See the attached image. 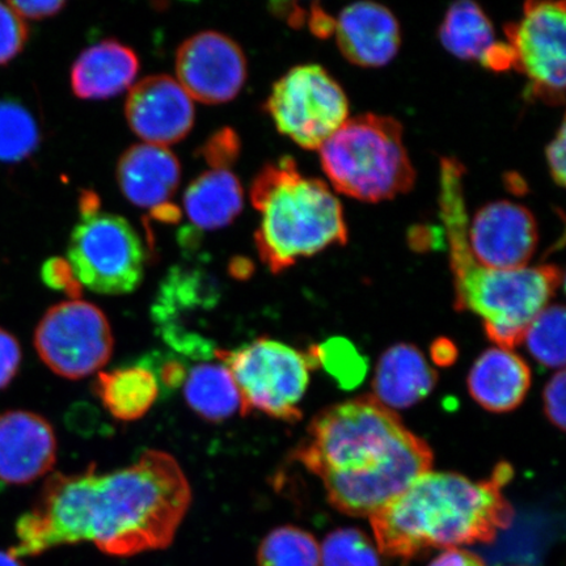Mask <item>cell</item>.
<instances>
[{
  "label": "cell",
  "mask_w": 566,
  "mask_h": 566,
  "mask_svg": "<svg viewBox=\"0 0 566 566\" xmlns=\"http://www.w3.org/2000/svg\"><path fill=\"white\" fill-rule=\"evenodd\" d=\"M192 502L177 460L147 450L138 462L111 473L92 464L75 475L53 473L38 502L17 522L13 556H39L82 542L127 557L169 547Z\"/></svg>",
  "instance_id": "6da1fadb"
},
{
  "label": "cell",
  "mask_w": 566,
  "mask_h": 566,
  "mask_svg": "<svg viewBox=\"0 0 566 566\" xmlns=\"http://www.w3.org/2000/svg\"><path fill=\"white\" fill-rule=\"evenodd\" d=\"M513 478L502 463L491 479L427 472L370 516L380 554L408 563L431 549L492 543L513 522L504 486Z\"/></svg>",
  "instance_id": "7a4b0ae2"
},
{
  "label": "cell",
  "mask_w": 566,
  "mask_h": 566,
  "mask_svg": "<svg viewBox=\"0 0 566 566\" xmlns=\"http://www.w3.org/2000/svg\"><path fill=\"white\" fill-rule=\"evenodd\" d=\"M464 167L455 158L441 160V218L450 244L455 307L483 318L488 337L512 350L531 322L548 307L563 283L555 265L497 271L478 263L467 238L469 214L464 198Z\"/></svg>",
  "instance_id": "3957f363"
},
{
  "label": "cell",
  "mask_w": 566,
  "mask_h": 566,
  "mask_svg": "<svg viewBox=\"0 0 566 566\" xmlns=\"http://www.w3.org/2000/svg\"><path fill=\"white\" fill-rule=\"evenodd\" d=\"M251 200L261 214L254 235L260 259L273 273L348 242L338 198L327 184L303 176L292 158L261 169L252 182Z\"/></svg>",
  "instance_id": "277c9868"
},
{
  "label": "cell",
  "mask_w": 566,
  "mask_h": 566,
  "mask_svg": "<svg viewBox=\"0 0 566 566\" xmlns=\"http://www.w3.org/2000/svg\"><path fill=\"white\" fill-rule=\"evenodd\" d=\"M318 151L332 187L354 200H391L415 186L402 126L392 117L348 118Z\"/></svg>",
  "instance_id": "5b68a950"
},
{
  "label": "cell",
  "mask_w": 566,
  "mask_h": 566,
  "mask_svg": "<svg viewBox=\"0 0 566 566\" xmlns=\"http://www.w3.org/2000/svg\"><path fill=\"white\" fill-rule=\"evenodd\" d=\"M406 430L392 409L365 396L323 410L294 459L321 479L369 471L384 462Z\"/></svg>",
  "instance_id": "8992f818"
},
{
  "label": "cell",
  "mask_w": 566,
  "mask_h": 566,
  "mask_svg": "<svg viewBox=\"0 0 566 566\" xmlns=\"http://www.w3.org/2000/svg\"><path fill=\"white\" fill-rule=\"evenodd\" d=\"M214 356L235 380L245 415L260 410L273 419L301 420L300 402L314 367L307 353L261 337L235 350H216Z\"/></svg>",
  "instance_id": "52a82bcc"
},
{
  "label": "cell",
  "mask_w": 566,
  "mask_h": 566,
  "mask_svg": "<svg viewBox=\"0 0 566 566\" xmlns=\"http://www.w3.org/2000/svg\"><path fill=\"white\" fill-rule=\"evenodd\" d=\"M67 263L82 287L105 295L129 294L144 280L147 254L123 217L95 212L71 233Z\"/></svg>",
  "instance_id": "ba28073f"
},
{
  "label": "cell",
  "mask_w": 566,
  "mask_h": 566,
  "mask_svg": "<svg viewBox=\"0 0 566 566\" xmlns=\"http://www.w3.org/2000/svg\"><path fill=\"white\" fill-rule=\"evenodd\" d=\"M265 109L283 136L307 150H318L349 118L348 96L317 65L296 66L283 75Z\"/></svg>",
  "instance_id": "9c48e42d"
},
{
  "label": "cell",
  "mask_w": 566,
  "mask_h": 566,
  "mask_svg": "<svg viewBox=\"0 0 566 566\" xmlns=\"http://www.w3.org/2000/svg\"><path fill=\"white\" fill-rule=\"evenodd\" d=\"M113 344L103 311L80 300L49 308L34 331V348L42 363L71 380L88 377L108 364Z\"/></svg>",
  "instance_id": "30bf717a"
},
{
  "label": "cell",
  "mask_w": 566,
  "mask_h": 566,
  "mask_svg": "<svg viewBox=\"0 0 566 566\" xmlns=\"http://www.w3.org/2000/svg\"><path fill=\"white\" fill-rule=\"evenodd\" d=\"M565 2H527L518 23L506 25L516 70L527 76L531 95L551 105L565 97Z\"/></svg>",
  "instance_id": "8fae6325"
},
{
  "label": "cell",
  "mask_w": 566,
  "mask_h": 566,
  "mask_svg": "<svg viewBox=\"0 0 566 566\" xmlns=\"http://www.w3.org/2000/svg\"><path fill=\"white\" fill-rule=\"evenodd\" d=\"M431 464L433 452L428 443L406 430L384 462L374 469L322 480L331 504L338 512L370 518L429 472Z\"/></svg>",
  "instance_id": "7c38bea8"
},
{
  "label": "cell",
  "mask_w": 566,
  "mask_h": 566,
  "mask_svg": "<svg viewBox=\"0 0 566 566\" xmlns=\"http://www.w3.org/2000/svg\"><path fill=\"white\" fill-rule=\"evenodd\" d=\"M176 73L188 95L203 104L232 101L247 80L245 55L229 35L201 32L182 42Z\"/></svg>",
  "instance_id": "4fadbf2b"
},
{
  "label": "cell",
  "mask_w": 566,
  "mask_h": 566,
  "mask_svg": "<svg viewBox=\"0 0 566 566\" xmlns=\"http://www.w3.org/2000/svg\"><path fill=\"white\" fill-rule=\"evenodd\" d=\"M473 259L497 271L526 268L539 243L536 219L527 208L511 201L488 203L467 230Z\"/></svg>",
  "instance_id": "5bb4252c"
},
{
  "label": "cell",
  "mask_w": 566,
  "mask_h": 566,
  "mask_svg": "<svg viewBox=\"0 0 566 566\" xmlns=\"http://www.w3.org/2000/svg\"><path fill=\"white\" fill-rule=\"evenodd\" d=\"M125 112L138 137L163 147L186 138L195 124L193 98L168 75L138 82L127 96Z\"/></svg>",
  "instance_id": "9a60e30c"
},
{
  "label": "cell",
  "mask_w": 566,
  "mask_h": 566,
  "mask_svg": "<svg viewBox=\"0 0 566 566\" xmlns=\"http://www.w3.org/2000/svg\"><path fill=\"white\" fill-rule=\"evenodd\" d=\"M56 437L44 417L28 410L0 413V481L27 485L52 471Z\"/></svg>",
  "instance_id": "2e32d148"
},
{
  "label": "cell",
  "mask_w": 566,
  "mask_h": 566,
  "mask_svg": "<svg viewBox=\"0 0 566 566\" xmlns=\"http://www.w3.org/2000/svg\"><path fill=\"white\" fill-rule=\"evenodd\" d=\"M335 33L339 52L363 67L387 65L401 44L398 19L387 7L374 2L346 7L336 20Z\"/></svg>",
  "instance_id": "e0dca14e"
},
{
  "label": "cell",
  "mask_w": 566,
  "mask_h": 566,
  "mask_svg": "<svg viewBox=\"0 0 566 566\" xmlns=\"http://www.w3.org/2000/svg\"><path fill=\"white\" fill-rule=\"evenodd\" d=\"M180 176L176 155L150 144L130 147L117 166L118 186L127 200L151 210L169 201L179 187Z\"/></svg>",
  "instance_id": "ac0fdd59"
},
{
  "label": "cell",
  "mask_w": 566,
  "mask_h": 566,
  "mask_svg": "<svg viewBox=\"0 0 566 566\" xmlns=\"http://www.w3.org/2000/svg\"><path fill=\"white\" fill-rule=\"evenodd\" d=\"M138 70V56L129 46L105 40L77 56L71 70V87L86 101L108 98L129 87Z\"/></svg>",
  "instance_id": "d6986e66"
},
{
  "label": "cell",
  "mask_w": 566,
  "mask_h": 566,
  "mask_svg": "<svg viewBox=\"0 0 566 566\" xmlns=\"http://www.w3.org/2000/svg\"><path fill=\"white\" fill-rule=\"evenodd\" d=\"M531 386L530 367L518 354L493 348L481 354L469 377L473 400L491 412L504 413L521 406Z\"/></svg>",
  "instance_id": "ffe728a7"
},
{
  "label": "cell",
  "mask_w": 566,
  "mask_h": 566,
  "mask_svg": "<svg viewBox=\"0 0 566 566\" xmlns=\"http://www.w3.org/2000/svg\"><path fill=\"white\" fill-rule=\"evenodd\" d=\"M437 374L412 345H395L381 356L374 378L375 399L388 409H406L427 398Z\"/></svg>",
  "instance_id": "44dd1931"
},
{
  "label": "cell",
  "mask_w": 566,
  "mask_h": 566,
  "mask_svg": "<svg viewBox=\"0 0 566 566\" xmlns=\"http://www.w3.org/2000/svg\"><path fill=\"white\" fill-rule=\"evenodd\" d=\"M243 188L228 169H212L190 184L184 196L187 214L201 230L226 228L243 209Z\"/></svg>",
  "instance_id": "7402d4cb"
},
{
  "label": "cell",
  "mask_w": 566,
  "mask_h": 566,
  "mask_svg": "<svg viewBox=\"0 0 566 566\" xmlns=\"http://www.w3.org/2000/svg\"><path fill=\"white\" fill-rule=\"evenodd\" d=\"M94 391L116 420L136 421L157 402L159 380L146 366L119 367L98 374Z\"/></svg>",
  "instance_id": "603a6c76"
},
{
  "label": "cell",
  "mask_w": 566,
  "mask_h": 566,
  "mask_svg": "<svg viewBox=\"0 0 566 566\" xmlns=\"http://www.w3.org/2000/svg\"><path fill=\"white\" fill-rule=\"evenodd\" d=\"M184 398L201 419L221 422L245 409L235 380L228 367L202 364L195 367L184 380Z\"/></svg>",
  "instance_id": "cb8c5ba5"
},
{
  "label": "cell",
  "mask_w": 566,
  "mask_h": 566,
  "mask_svg": "<svg viewBox=\"0 0 566 566\" xmlns=\"http://www.w3.org/2000/svg\"><path fill=\"white\" fill-rule=\"evenodd\" d=\"M442 45L460 60L484 59L495 44L490 18L476 3L462 0L450 7L440 30Z\"/></svg>",
  "instance_id": "d4e9b609"
},
{
  "label": "cell",
  "mask_w": 566,
  "mask_h": 566,
  "mask_svg": "<svg viewBox=\"0 0 566 566\" xmlns=\"http://www.w3.org/2000/svg\"><path fill=\"white\" fill-rule=\"evenodd\" d=\"M259 566H322L321 546L315 537L300 527L274 528L261 542Z\"/></svg>",
  "instance_id": "484cf974"
},
{
  "label": "cell",
  "mask_w": 566,
  "mask_h": 566,
  "mask_svg": "<svg viewBox=\"0 0 566 566\" xmlns=\"http://www.w3.org/2000/svg\"><path fill=\"white\" fill-rule=\"evenodd\" d=\"M40 144V130L25 106L0 102V161L18 163L34 153Z\"/></svg>",
  "instance_id": "4316f807"
},
{
  "label": "cell",
  "mask_w": 566,
  "mask_h": 566,
  "mask_svg": "<svg viewBox=\"0 0 566 566\" xmlns=\"http://www.w3.org/2000/svg\"><path fill=\"white\" fill-rule=\"evenodd\" d=\"M527 349L537 363L551 369L565 366V308L560 304L546 307L528 325L525 337Z\"/></svg>",
  "instance_id": "83f0119b"
},
{
  "label": "cell",
  "mask_w": 566,
  "mask_h": 566,
  "mask_svg": "<svg viewBox=\"0 0 566 566\" xmlns=\"http://www.w3.org/2000/svg\"><path fill=\"white\" fill-rule=\"evenodd\" d=\"M307 354L314 367H324L344 389L356 388L366 377L367 360L349 339L332 337L313 346Z\"/></svg>",
  "instance_id": "f1b7e54d"
},
{
  "label": "cell",
  "mask_w": 566,
  "mask_h": 566,
  "mask_svg": "<svg viewBox=\"0 0 566 566\" xmlns=\"http://www.w3.org/2000/svg\"><path fill=\"white\" fill-rule=\"evenodd\" d=\"M322 566H380L379 549L363 531L338 528L321 547Z\"/></svg>",
  "instance_id": "f546056e"
},
{
  "label": "cell",
  "mask_w": 566,
  "mask_h": 566,
  "mask_svg": "<svg viewBox=\"0 0 566 566\" xmlns=\"http://www.w3.org/2000/svg\"><path fill=\"white\" fill-rule=\"evenodd\" d=\"M28 41L25 20L9 3H0V66L23 52Z\"/></svg>",
  "instance_id": "4dcf8cb0"
},
{
  "label": "cell",
  "mask_w": 566,
  "mask_h": 566,
  "mask_svg": "<svg viewBox=\"0 0 566 566\" xmlns=\"http://www.w3.org/2000/svg\"><path fill=\"white\" fill-rule=\"evenodd\" d=\"M201 157L214 169H228L239 158L240 139L230 127L212 134L200 150Z\"/></svg>",
  "instance_id": "1f68e13d"
},
{
  "label": "cell",
  "mask_w": 566,
  "mask_h": 566,
  "mask_svg": "<svg viewBox=\"0 0 566 566\" xmlns=\"http://www.w3.org/2000/svg\"><path fill=\"white\" fill-rule=\"evenodd\" d=\"M41 279L49 287L62 290L73 300H77L81 296L82 285L75 279L73 269H71L66 260L60 258L48 260L42 265Z\"/></svg>",
  "instance_id": "d6a6232c"
},
{
  "label": "cell",
  "mask_w": 566,
  "mask_h": 566,
  "mask_svg": "<svg viewBox=\"0 0 566 566\" xmlns=\"http://www.w3.org/2000/svg\"><path fill=\"white\" fill-rule=\"evenodd\" d=\"M21 359H23V354H21L18 338L9 331L0 328V391L9 387L15 379Z\"/></svg>",
  "instance_id": "836d02e7"
},
{
  "label": "cell",
  "mask_w": 566,
  "mask_h": 566,
  "mask_svg": "<svg viewBox=\"0 0 566 566\" xmlns=\"http://www.w3.org/2000/svg\"><path fill=\"white\" fill-rule=\"evenodd\" d=\"M565 371H558L544 391V409L548 420L560 430L565 429Z\"/></svg>",
  "instance_id": "e575fe53"
},
{
  "label": "cell",
  "mask_w": 566,
  "mask_h": 566,
  "mask_svg": "<svg viewBox=\"0 0 566 566\" xmlns=\"http://www.w3.org/2000/svg\"><path fill=\"white\" fill-rule=\"evenodd\" d=\"M565 123L562 124L557 136L547 147V161L552 177L558 186L565 184Z\"/></svg>",
  "instance_id": "d590c367"
},
{
  "label": "cell",
  "mask_w": 566,
  "mask_h": 566,
  "mask_svg": "<svg viewBox=\"0 0 566 566\" xmlns=\"http://www.w3.org/2000/svg\"><path fill=\"white\" fill-rule=\"evenodd\" d=\"M9 4L24 20H41L55 15L66 3L55 2V0H51V2H21V0H17V2H9Z\"/></svg>",
  "instance_id": "8d00e7d4"
},
{
  "label": "cell",
  "mask_w": 566,
  "mask_h": 566,
  "mask_svg": "<svg viewBox=\"0 0 566 566\" xmlns=\"http://www.w3.org/2000/svg\"><path fill=\"white\" fill-rule=\"evenodd\" d=\"M429 566H486L483 558L462 548L444 549Z\"/></svg>",
  "instance_id": "74e56055"
},
{
  "label": "cell",
  "mask_w": 566,
  "mask_h": 566,
  "mask_svg": "<svg viewBox=\"0 0 566 566\" xmlns=\"http://www.w3.org/2000/svg\"><path fill=\"white\" fill-rule=\"evenodd\" d=\"M484 66L494 71H505L515 65V55L511 45L507 42H495L481 60Z\"/></svg>",
  "instance_id": "f35d334b"
},
{
  "label": "cell",
  "mask_w": 566,
  "mask_h": 566,
  "mask_svg": "<svg viewBox=\"0 0 566 566\" xmlns=\"http://www.w3.org/2000/svg\"><path fill=\"white\" fill-rule=\"evenodd\" d=\"M310 28L311 32L316 34L317 38H329L336 30V20L331 18L321 7L314 4L310 17Z\"/></svg>",
  "instance_id": "ab89813d"
},
{
  "label": "cell",
  "mask_w": 566,
  "mask_h": 566,
  "mask_svg": "<svg viewBox=\"0 0 566 566\" xmlns=\"http://www.w3.org/2000/svg\"><path fill=\"white\" fill-rule=\"evenodd\" d=\"M186 370L179 363H169L161 370V380L169 388H175L186 380Z\"/></svg>",
  "instance_id": "60d3db41"
},
{
  "label": "cell",
  "mask_w": 566,
  "mask_h": 566,
  "mask_svg": "<svg viewBox=\"0 0 566 566\" xmlns=\"http://www.w3.org/2000/svg\"><path fill=\"white\" fill-rule=\"evenodd\" d=\"M433 356L438 364H451L452 359L457 356V352L451 343L440 339V342L433 346Z\"/></svg>",
  "instance_id": "b9f144b4"
},
{
  "label": "cell",
  "mask_w": 566,
  "mask_h": 566,
  "mask_svg": "<svg viewBox=\"0 0 566 566\" xmlns=\"http://www.w3.org/2000/svg\"><path fill=\"white\" fill-rule=\"evenodd\" d=\"M151 214L155 219H158V221L174 223L179 221L180 209L175 207V205L167 202L153 209Z\"/></svg>",
  "instance_id": "7bdbcfd3"
},
{
  "label": "cell",
  "mask_w": 566,
  "mask_h": 566,
  "mask_svg": "<svg viewBox=\"0 0 566 566\" xmlns=\"http://www.w3.org/2000/svg\"><path fill=\"white\" fill-rule=\"evenodd\" d=\"M232 274L238 275L239 279H245L247 275H250L252 272V264L250 261L244 259H239L238 261H233L231 264Z\"/></svg>",
  "instance_id": "ee69618b"
},
{
  "label": "cell",
  "mask_w": 566,
  "mask_h": 566,
  "mask_svg": "<svg viewBox=\"0 0 566 566\" xmlns=\"http://www.w3.org/2000/svg\"><path fill=\"white\" fill-rule=\"evenodd\" d=\"M0 566H24V564L10 551H0Z\"/></svg>",
  "instance_id": "f6af8a7d"
},
{
  "label": "cell",
  "mask_w": 566,
  "mask_h": 566,
  "mask_svg": "<svg viewBox=\"0 0 566 566\" xmlns=\"http://www.w3.org/2000/svg\"><path fill=\"white\" fill-rule=\"evenodd\" d=\"M511 566H521V565H511Z\"/></svg>",
  "instance_id": "bcb514c9"
}]
</instances>
